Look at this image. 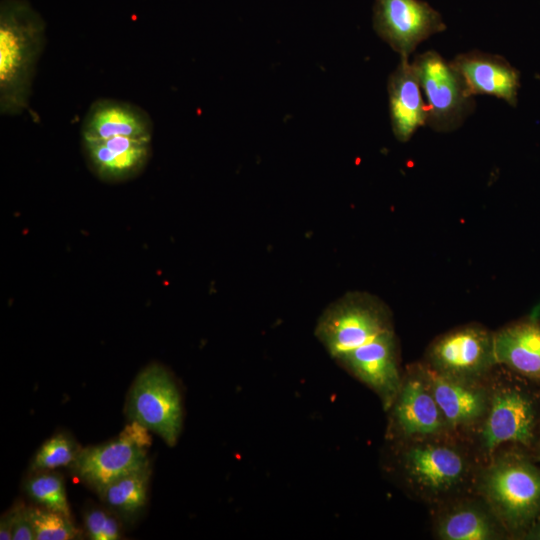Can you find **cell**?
<instances>
[{
  "mask_svg": "<svg viewBox=\"0 0 540 540\" xmlns=\"http://www.w3.org/2000/svg\"><path fill=\"white\" fill-rule=\"evenodd\" d=\"M388 467L405 490L431 506L475 492L481 462L457 436L388 443Z\"/></svg>",
  "mask_w": 540,
  "mask_h": 540,
  "instance_id": "obj_1",
  "label": "cell"
},
{
  "mask_svg": "<svg viewBox=\"0 0 540 540\" xmlns=\"http://www.w3.org/2000/svg\"><path fill=\"white\" fill-rule=\"evenodd\" d=\"M518 447L501 448L481 464L475 492L491 507L510 538L523 539L540 516V466Z\"/></svg>",
  "mask_w": 540,
  "mask_h": 540,
  "instance_id": "obj_2",
  "label": "cell"
},
{
  "mask_svg": "<svg viewBox=\"0 0 540 540\" xmlns=\"http://www.w3.org/2000/svg\"><path fill=\"white\" fill-rule=\"evenodd\" d=\"M45 41V21L27 0H1V115L17 116L28 108Z\"/></svg>",
  "mask_w": 540,
  "mask_h": 540,
  "instance_id": "obj_3",
  "label": "cell"
},
{
  "mask_svg": "<svg viewBox=\"0 0 540 540\" xmlns=\"http://www.w3.org/2000/svg\"><path fill=\"white\" fill-rule=\"evenodd\" d=\"M502 366L490 376V398L485 418L470 440L481 462L503 446L535 450L540 436V401L527 380Z\"/></svg>",
  "mask_w": 540,
  "mask_h": 540,
  "instance_id": "obj_4",
  "label": "cell"
},
{
  "mask_svg": "<svg viewBox=\"0 0 540 540\" xmlns=\"http://www.w3.org/2000/svg\"><path fill=\"white\" fill-rule=\"evenodd\" d=\"M391 330H394L393 316L386 303L368 292L352 291L322 312L315 336L335 361Z\"/></svg>",
  "mask_w": 540,
  "mask_h": 540,
  "instance_id": "obj_5",
  "label": "cell"
},
{
  "mask_svg": "<svg viewBox=\"0 0 540 540\" xmlns=\"http://www.w3.org/2000/svg\"><path fill=\"white\" fill-rule=\"evenodd\" d=\"M386 412L385 439L389 444L454 435L434 397L423 362L403 371L400 387Z\"/></svg>",
  "mask_w": 540,
  "mask_h": 540,
  "instance_id": "obj_6",
  "label": "cell"
},
{
  "mask_svg": "<svg viewBox=\"0 0 540 540\" xmlns=\"http://www.w3.org/2000/svg\"><path fill=\"white\" fill-rule=\"evenodd\" d=\"M412 64L426 105L427 126L439 133L457 130L473 113L475 101L451 61L428 50L416 55Z\"/></svg>",
  "mask_w": 540,
  "mask_h": 540,
  "instance_id": "obj_7",
  "label": "cell"
},
{
  "mask_svg": "<svg viewBox=\"0 0 540 540\" xmlns=\"http://www.w3.org/2000/svg\"><path fill=\"white\" fill-rule=\"evenodd\" d=\"M423 363L450 377L487 380L498 366L494 332L478 323L453 328L429 344Z\"/></svg>",
  "mask_w": 540,
  "mask_h": 540,
  "instance_id": "obj_8",
  "label": "cell"
},
{
  "mask_svg": "<svg viewBox=\"0 0 540 540\" xmlns=\"http://www.w3.org/2000/svg\"><path fill=\"white\" fill-rule=\"evenodd\" d=\"M129 417L174 446L183 424L181 394L171 374L152 364L136 378L128 399Z\"/></svg>",
  "mask_w": 540,
  "mask_h": 540,
  "instance_id": "obj_9",
  "label": "cell"
},
{
  "mask_svg": "<svg viewBox=\"0 0 540 540\" xmlns=\"http://www.w3.org/2000/svg\"><path fill=\"white\" fill-rule=\"evenodd\" d=\"M373 28L400 57L447 29L441 14L423 0H375Z\"/></svg>",
  "mask_w": 540,
  "mask_h": 540,
  "instance_id": "obj_10",
  "label": "cell"
},
{
  "mask_svg": "<svg viewBox=\"0 0 540 540\" xmlns=\"http://www.w3.org/2000/svg\"><path fill=\"white\" fill-rule=\"evenodd\" d=\"M335 362L373 391L386 411L400 387L403 371L395 330L342 355Z\"/></svg>",
  "mask_w": 540,
  "mask_h": 540,
  "instance_id": "obj_11",
  "label": "cell"
},
{
  "mask_svg": "<svg viewBox=\"0 0 540 540\" xmlns=\"http://www.w3.org/2000/svg\"><path fill=\"white\" fill-rule=\"evenodd\" d=\"M425 367L434 397L451 432L470 443L488 409L490 377L484 381L465 380Z\"/></svg>",
  "mask_w": 540,
  "mask_h": 540,
  "instance_id": "obj_12",
  "label": "cell"
},
{
  "mask_svg": "<svg viewBox=\"0 0 540 540\" xmlns=\"http://www.w3.org/2000/svg\"><path fill=\"white\" fill-rule=\"evenodd\" d=\"M434 535L440 540H500L510 536L489 504L476 492L436 507Z\"/></svg>",
  "mask_w": 540,
  "mask_h": 540,
  "instance_id": "obj_13",
  "label": "cell"
},
{
  "mask_svg": "<svg viewBox=\"0 0 540 540\" xmlns=\"http://www.w3.org/2000/svg\"><path fill=\"white\" fill-rule=\"evenodd\" d=\"M451 64L472 97H496L515 107L520 88V72L503 56L472 50L458 54Z\"/></svg>",
  "mask_w": 540,
  "mask_h": 540,
  "instance_id": "obj_14",
  "label": "cell"
},
{
  "mask_svg": "<svg viewBox=\"0 0 540 540\" xmlns=\"http://www.w3.org/2000/svg\"><path fill=\"white\" fill-rule=\"evenodd\" d=\"M73 464L76 473L101 493L117 479L148 467V459L143 447L120 435L117 440L79 450Z\"/></svg>",
  "mask_w": 540,
  "mask_h": 540,
  "instance_id": "obj_15",
  "label": "cell"
},
{
  "mask_svg": "<svg viewBox=\"0 0 540 540\" xmlns=\"http://www.w3.org/2000/svg\"><path fill=\"white\" fill-rule=\"evenodd\" d=\"M82 148L91 171L102 181L111 183L140 174L152 152L151 140L128 137L83 140Z\"/></svg>",
  "mask_w": 540,
  "mask_h": 540,
  "instance_id": "obj_16",
  "label": "cell"
},
{
  "mask_svg": "<svg viewBox=\"0 0 540 540\" xmlns=\"http://www.w3.org/2000/svg\"><path fill=\"white\" fill-rule=\"evenodd\" d=\"M152 135L153 121L144 109L115 99L94 101L81 125V141L113 137L152 140Z\"/></svg>",
  "mask_w": 540,
  "mask_h": 540,
  "instance_id": "obj_17",
  "label": "cell"
},
{
  "mask_svg": "<svg viewBox=\"0 0 540 540\" xmlns=\"http://www.w3.org/2000/svg\"><path fill=\"white\" fill-rule=\"evenodd\" d=\"M392 132L399 142H408L419 128L427 125V111L412 62L400 57L387 82Z\"/></svg>",
  "mask_w": 540,
  "mask_h": 540,
  "instance_id": "obj_18",
  "label": "cell"
},
{
  "mask_svg": "<svg viewBox=\"0 0 540 540\" xmlns=\"http://www.w3.org/2000/svg\"><path fill=\"white\" fill-rule=\"evenodd\" d=\"M497 364L540 385V322L521 319L494 332Z\"/></svg>",
  "mask_w": 540,
  "mask_h": 540,
  "instance_id": "obj_19",
  "label": "cell"
},
{
  "mask_svg": "<svg viewBox=\"0 0 540 540\" xmlns=\"http://www.w3.org/2000/svg\"><path fill=\"white\" fill-rule=\"evenodd\" d=\"M148 467L123 476L108 485L100 494L109 506L125 513L140 510L147 501Z\"/></svg>",
  "mask_w": 540,
  "mask_h": 540,
  "instance_id": "obj_20",
  "label": "cell"
},
{
  "mask_svg": "<svg viewBox=\"0 0 540 540\" xmlns=\"http://www.w3.org/2000/svg\"><path fill=\"white\" fill-rule=\"evenodd\" d=\"M26 491L45 508L70 516L64 484L58 475L51 473L36 475L27 482Z\"/></svg>",
  "mask_w": 540,
  "mask_h": 540,
  "instance_id": "obj_21",
  "label": "cell"
},
{
  "mask_svg": "<svg viewBox=\"0 0 540 540\" xmlns=\"http://www.w3.org/2000/svg\"><path fill=\"white\" fill-rule=\"evenodd\" d=\"M36 540H70L77 537V529L69 517L47 508H28Z\"/></svg>",
  "mask_w": 540,
  "mask_h": 540,
  "instance_id": "obj_22",
  "label": "cell"
},
{
  "mask_svg": "<svg viewBox=\"0 0 540 540\" xmlns=\"http://www.w3.org/2000/svg\"><path fill=\"white\" fill-rule=\"evenodd\" d=\"M79 450L74 443L63 434L48 439L38 450L32 468L34 470H50L74 463Z\"/></svg>",
  "mask_w": 540,
  "mask_h": 540,
  "instance_id": "obj_23",
  "label": "cell"
},
{
  "mask_svg": "<svg viewBox=\"0 0 540 540\" xmlns=\"http://www.w3.org/2000/svg\"><path fill=\"white\" fill-rule=\"evenodd\" d=\"M85 525L90 538L94 540H115L120 537L117 521L102 510L90 511L86 515Z\"/></svg>",
  "mask_w": 540,
  "mask_h": 540,
  "instance_id": "obj_24",
  "label": "cell"
},
{
  "mask_svg": "<svg viewBox=\"0 0 540 540\" xmlns=\"http://www.w3.org/2000/svg\"><path fill=\"white\" fill-rule=\"evenodd\" d=\"M12 539L13 540H33L34 530L28 515V508L22 504L12 509Z\"/></svg>",
  "mask_w": 540,
  "mask_h": 540,
  "instance_id": "obj_25",
  "label": "cell"
},
{
  "mask_svg": "<svg viewBox=\"0 0 540 540\" xmlns=\"http://www.w3.org/2000/svg\"><path fill=\"white\" fill-rule=\"evenodd\" d=\"M147 428L143 426L142 424L133 421L130 425H128L121 436H124L137 445L145 448L150 444V437L147 433Z\"/></svg>",
  "mask_w": 540,
  "mask_h": 540,
  "instance_id": "obj_26",
  "label": "cell"
},
{
  "mask_svg": "<svg viewBox=\"0 0 540 540\" xmlns=\"http://www.w3.org/2000/svg\"><path fill=\"white\" fill-rule=\"evenodd\" d=\"M0 539H12V513L11 511L4 515L0 523Z\"/></svg>",
  "mask_w": 540,
  "mask_h": 540,
  "instance_id": "obj_27",
  "label": "cell"
},
{
  "mask_svg": "<svg viewBox=\"0 0 540 540\" xmlns=\"http://www.w3.org/2000/svg\"><path fill=\"white\" fill-rule=\"evenodd\" d=\"M526 540H540V516L525 534L524 538Z\"/></svg>",
  "mask_w": 540,
  "mask_h": 540,
  "instance_id": "obj_28",
  "label": "cell"
},
{
  "mask_svg": "<svg viewBox=\"0 0 540 540\" xmlns=\"http://www.w3.org/2000/svg\"><path fill=\"white\" fill-rule=\"evenodd\" d=\"M531 455L537 463H540V450L533 452Z\"/></svg>",
  "mask_w": 540,
  "mask_h": 540,
  "instance_id": "obj_29",
  "label": "cell"
},
{
  "mask_svg": "<svg viewBox=\"0 0 540 540\" xmlns=\"http://www.w3.org/2000/svg\"><path fill=\"white\" fill-rule=\"evenodd\" d=\"M540 450V436H539V440H538V443H537V446H536V449L533 451H539Z\"/></svg>",
  "mask_w": 540,
  "mask_h": 540,
  "instance_id": "obj_30",
  "label": "cell"
}]
</instances>
